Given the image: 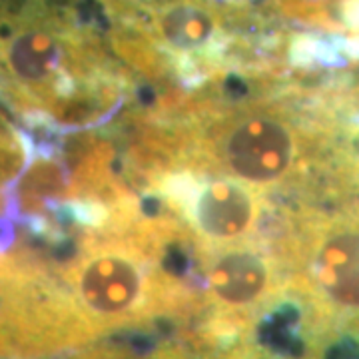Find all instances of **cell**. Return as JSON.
Returning a JSON list of instances; mask_svg holds the SVG:
<instances>
[{"label": "cell", "mask_w": 359, "mask_h": 359, "mask_svg": "<svg viewBox=\"0 0 359 359\" xmlns=\"http://www.w3.org/2000/svg\"><path fill=\"white\" fill-rule=\"evenodd\" d=\"M62 280L96 337L190 308L182 285L162 276L142 248L126 242L84 248Z\"/></svg>", "instance_id": "obj_1"}, {"label": "cell", "mask_w": 359, "mask_h": 359, "mask_svg": "<svg viewBox=\"0 0 359 359\" xmlns=\"http://www.w3.org/2000/svg\"><path fill=\"white\" fill-rule=\"evenodd\" d=\"M96 339L68 285L28 257H0V359H40Z\"/></svg>", "instance_id": "obj_2"}, {"label": "cell", "mask_w": 359, "mask_h": 359, "mask_svg": "<svg viewBox=\"0 0 359 359\" xmlns=\"http://www.w3.org/2000/svg\"><path fill=\"white\" fill-rule=\"evenodd\" d=\"M198 154L212 166L210 174L230 176L264 192L294 176L302 160V138L280 112L245 108L214 126L204 152Z\"/></svg>", "instance_id": "obj_3"}, {"label": "cell", "mask_w": 359, "mask_h": 359, "mask_svg": "<svg viewBox=\"0 0 359 359\" xmlns=\"http://www.w3.org/2000/svg\"><path fill=\"white\" fill-rule=\"evenodd\" d=\"M205 306L214 309L210 335L238 334L282 292V273L269 252L250 242L210 250L204 259Z\"/></svg>", "instance_id": "obj_4"}, {"label": "cell", "mask_w": 359, "mask_h": 359, "mask_svg": "<svg viewBox=\"0 0 359 359\" xmlns=\"http://www.w3.org/2000/svg\"><path fill=\"white\" fill-rule=\"evenodd\" d=\"M304 290L318 318L359 327V226L337 222L318 231L306 252Z\"/></svg>", "instance_id": "obj_5"}, {"label": "cell", "mask_w": 359, "mask_h": 359, "mask_svg": "<svg viewBox=\"0 0 359 359\" xmlns=\"http://www.w3.org/2000/svg\"><path fill=\"white\" fill-rule=\"evenodd\" d=\"M264 192L240 180L212 174L194 188L184 210L202 248L218 250L254 238L264 216Z\"/></svg>", "instance_id": "obj_6"}, {"label": "cell", "mask_w": 359, "mask_h": 359, "mask_svg": "<svg viewBox=\"0 0 359 359\" xmlns=\"http://www.w3.org/2000/svg\"><path fill=\"white\" fill-rule=\"evenodd\" d=\"M233 349H222L212 339H200L194 344H174L160 347L148 359H233Z\"/></svg>", "instance_id": "obj_7"}, {"label": "cell", "mask_w": 359, "mask_h": 359, "mask_svg": "<svg viewBox=\"0 0 359 359\" xmlns=\"http://www.w3.org/2000/svg\"><path fill=\"white\" fill-rule=\"evenodd\" d=\"M25 162V150L13 130L0 120V182L14 178Z\"/></svg>", "instance_id": "obj_8"}, {"label": "cell", "mask_w": 359, "mask_h": 359, "mask_svg": "<svg viewBox=\"0 0 359 359\" xmlns=\"http://www.w3.org/2000/svg\"><path fill=\"white\" fill-rule=\"evenodd\" d=\"M233 359H276L271 358L266 351H259L250 346H236L233 349Z\"/></svg>", "instance_id": "obj_9"}, {"label": "cell", "mask_w": 359, "mask_h": 359, "mask_svg": "<svg viewBox=\"0 0 359 359\" xmlns=\"http://www.w3.org/2000/svg\"><path fill=\"white\" fill-rule=\"evenodd\" d=\"M4 212V200H2V196H0V214Z\"/></svg>", "instance_id": "obj_10"}]
</instances>
